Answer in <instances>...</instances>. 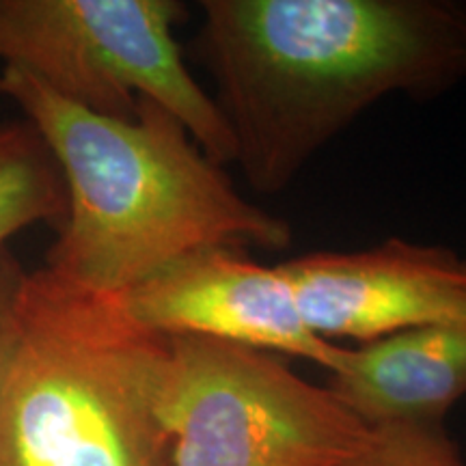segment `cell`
<instances>
[{"label":"cell","instance_id":"obj_1","mask_svg":"<svg viewBox=\"0 0 466 466\" xmlns=\"http://www.w3.org/2000/svg\"><path fill=\"white\" fill-rule=\"evenodd\" d=\"M197 52L253 190L272 195L393 93L466 78V7L451 0H206Z\"/></svg>","mask_w":466,"mask_h":466},{"label":"cell","instance_id":"obj_2","mask_svg":"<svg viewBox=\"0 0 466 466\" xmlns=\"http://www.w3.org/2000/svg\"><path fill=\"white\" fill-rule=\"evenodd\" d=\"M0 93L20 106L63 177L66 217L44 268L67 285L121 296L192 250L289 247V225L244 199L156 104L138 102L134 119L104 116L11 66Z\"/></svg>","mask_w":466,"mask_h":466},{"label":"cell","instance_id":"obj_3","mask_svg":"<svg viewBox=\"0 0 466 466\" xmlns=\"http://www.w3.org/2000/svg\"><path fill=\"white\" fill-rule=\"evenodd\" d=\"M168 360L119 296L25 272L0 318V466H175Z\"/></svg>","mask_w":466,"mask_h":466},{"label":"cell","instance_id":"obj_4","mask_svg":"<svg viewBox=\"0 0 466 466\" xmlns=\"http://www.w3.org/2000/svg\"><path fill=\"white\" fill-rule=\"evenodd\" d=\"M182 17L175 0H0V61L104 116L134 119L138 102L156 104L229 165L236 138L173 37Z\"/></svg>","mask_w":466,"mask_h":466},{"label":"cell","instance_id":"obj_5","mask_svg":"<svg viewBox=\"0 0 466 466\" xmlns=\"http://www.w3.org/2000/svg\"><path fill=\"white\" fill-rule=\"evenodd\" d=\"M171 341L165 421L175 466H346L370 436L329 387L238 343Z\"/></svg>","mask_w":466,"mask_h":466},{"label":"cell","instance_id":"obj_6","mask_svg":"<svg viewBox=\"0 0 466 466\" xmlns=\"http://www.w3.org/2000/svg\"><path fill=\"white\" fill-rule=\"evenodd\" d=\"M138 324L167 337L229 341L335 371L343 346L322 339L300 316L288 275L240 247H206L119 296Z\"/></svg>","mask_w":466,"mask_h":466},{"label":"cell","instance_id":"obj_7","mask_svg":"<svg viewBox=\"0 0 466 466\" xmlns=\"http://www.w3.org/2000/svg\"><path fill=\"white\" fill-rule=\"evenodd\" d=\"M300 316L322 339L371 343L466 319V258L391 238L363 250H318L281 264Z\"/></svg>","mask_w":466,"mask_h":466},{"label":"cell","instance_id":"obj_8","mask_svg":"<svg viewBox=\"0 0 466 466\" xmlns=\"http://www.w3.org/2000/svg\"><path fill=\"white\" fill-rule=\"evenodd\" d=\"M329 389L370 428L445 423L466 395V319L346 348Z\"/></svg>","mask_w":466,"mask_h":466},{"label":"cell","instance_id":"obj_9","mask_svg":"<svg viewBox=\"0 0 466 466\" xmlns=\"http://www.w3.org/2000/svg\"><path fill=\"white\" fill-rule=\"evenodd\" d=\"M66 217V186L39 134L26 121L0 124V255L33 225Z\"/></svg>","mask_w":466,"mask_h":466},{"label":"cell","instance_id":"obj_10","mask_svg":"<svg viewBox=\"0 0 466 466\" xmlns=\"http://www.w3.org/2000/svg\"><path fill=\"white\" fill-rule=\"evenodd\" d=\"M346 466H466L445 423L400 421L370 430L365 445Z\"/></svg>","mask_w":466,"mask_h":466},{"label":"cell","instance_id":"obj_11","mask_svg":"<svg viewBox=\"0 0 466 466\" xmlns=\"http://www.w3.org/2000/svg\"><path fill=\"white\" fill-rule=\"evenodd\" d=\"M25 272H26L25 268L17 264L15 258L9 253V250H5V253L0 255V318H3V313L7 311L11 296H14L17 283H20V279Z\"/></svg>","mask_w":466,"mask_h":466}]
</instances>
